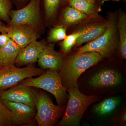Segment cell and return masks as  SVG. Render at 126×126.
<instances>
[{"label": "cell", "instance_id": "cell-10", "mask_svg": "<svg viewBox=\"0 0 126 126\" xmlns=\"http://www.w3.org/2000/svg\"><path fill=\"white\" fill-rule=\"evenodd\" d=\"M7 33L21 48L40 38L38 29L26 24L10 25Z\"/></svg>", "mask_w": 126, "mask_h": 126}, {"label": "cell", "instance_id": "cell-21", "mask_svg": "<svg viewBox=\"0 0 126 126\" xmlns=\"http://www.w3.org/2000/svg\"><path fill=\"white\" fill-rule=\"evenodd\" d=\"M67 36L65 27L63 25H59L50 30L48 37L49 43H54L63 40Z\"/></svg>", "mask_w": 126, "mask_h": 126}, {"label": "cell", "instance_id": "cell-13", "mask_svg": "<svg viewBox=\"0 0 126 126\" xmlns=\"http://www.w3.org/2000/svg\"><path fill=\"white\" fill-rule=\"evenodd\" d=\"M121 79V75L117 71L111 69H104L93 76L89 84L94 87H113L118 85Z\"/></svg>", "mask_w": 126, "mask_h": 126}, {"label": "cell", "instance_id": "cell-22", "mask_svg": "<svg viewBox=\"0 0 126 126\" xmlns=\"http://www.w3.org/2000/svg\"><path fill=\"white\" fill-rule=\"evenodd\" d=\"M62 0H44L46 17L48 19L54 17Z\"/></svg>", "mask_w": 126, "mask_h": 126}, {"label": "cell", "instance_id": "cell-11", "mask_svg": "<svg viewBox=\"0 0 126 126\" xmlns=\"http://www.w3.org/2000/svg\"><path fill=\"white\" fill-rule=\"evenodd\" d=\"M47 45L44 40L32 41L21 48L16 59L15 65L21 67L36 63L38 61L39 56Z\"/></svg>", "mask_w": 126, "mask_h": 126}, {"label": "cell", "instance_id": "cell-5", "mask_svg": "<svg viewBox=\"0 0 126 126\" xmlns=\"http://www.w3.org/2000/svg\"><path fill=\"white\" fill-rule=\"evenodd\" d=\"M35 119L39 126H53L63 114L65 106L56 105L45 92L37 91L35 101Z\"/></svg>", "mask_w": 126, "mask_h": 126}, {"label": "cell", "instance_id": "cell-30", "mask_svg": "<svg viewBox=\"0 0 126 126\" xmlns=\"http://www.w3.org/2000/svg\"><path fill=\"white\" fill-rule=\"evenodd\" d=\"M111 0L114 1H121L123 0Z\"/></svg>", "mask_w": 126, "mask_h": 126}, {"label": "cell", "instance_id": "cell-16", "mask_svg": "<svg viewBox=\"0 0 126 126\" xmlns=\"http://www.w3.org/2000/svg\"><path fill=\"white\" fill-rule=\"evenodd\" d=\"M117 28L118 48L122 58L126 59V14L121 10L117 15Z\"/></svg>", "mask_w": 126, "mask_h": 126}, {"label": "cell", "instance_id": "cell-23", "mask_svg": "<svg viewBox=\"0 0 126 126\" xmlns=\"http://www.w3.org/2000/svg\"><path fill=\"white\" fill-rule=\"evenodd\" d=\"M13 115L0 99V126H12Z\"/></svg>", "mask_w": 126, "mask_h": 126}, {"label": "cell", "instance_id": "cell-31", "mask_svg": "<svg viewBox=\"0 0 126 126\" xmlns=\"http://www.w3.org/2000/svg\"><path fill=\"white\" fill-rule=\"evenodd\" d=\"M3 66H4V65H2V64L0 63V68L2 67Z\"/></svg>", "mask_w": 126, "mask_h": 126}, {"label": "cell", "instance_id": "cell-6", "mask_svg": "<svg viewBox=\"0 0 126 126\" xmlns=\"http://www.w3.org/2000/svg\"><path fill=\"white\" fill-rule=\"evenodd\" d=\"M45 71L33 64L23 68L15 65H4L0 68V91L14 87L27 78L40 76Z\"/></svg>", "mask_w": 126, "mask_h": 126}, {"label": "cell", "instance_id": "cell-32", "mask_svg": "<svg viewBox=\"0 0 126 126\" xmlns=\"http://www.w3.org/2000/svg\"><path fill=\"white\" fill-rule=\"evenodd\" d=\"M17 1H23L24 0H16Z\"/></svg>", "mask_w": 126, "mask_h": 126}, {"label": "cell", "instance_id": "cell-8", "mask_svg": "<svg viewBox=\"0 0 126 126\" xmlns=\"http://www.w3.org/2000/svg\"><path fill=\"white\" fill-rule=\"evenodd\" d=\"M36 92L34 88L19 83L0 91V99L2 102L19 103L35 107Z\"/></svg>", "mask_w": 126, "mask_h": 126}, {"label": "cell", "instance_id": "cell-26", "mask_svg": "<svg viewBox=\"0 0 126 126\" xmlns=\"http://www.w3.org/2000/svg\"><path fill=\"white\" fill-rule=\"evenodd\" d=\"M7 30H8V27L6 26L0 21V32L1 33H7Z\"/></svg>", "mask_w": 126, "mask_h": 126}, {"label": "cell", "instance_id": "cell-9", "mask_svg": "<svg viewBox=\"0 0 126 126\" xmlns=\"http://www.w3.org/2000/svg\"><path fill=\"white\" fill-rule=\"evenodd\" d=\"M10 110L13 116L12 126L31 125L34 121L36 113L35 107L19 103L3 102Z\"/></svg>", "mask_w": 126, "mask_h": 126}, {"label": "cell", "instance_id": "cell-12", "mask_svg": "<svg viewBox=\"0 0 126 126\" xmlns=\"http://www.w3.org/2000/svg\"><path fill=\"white\" fill-rule=\"evenodd\" d=\"M64 59L60 52L55 49L54 44L47 45L41 52L38 59V64L41 68L44 70L59 71L63 66Z\"/></svg>", "mask_w": 126, "mask_h": 126}, {"label": "cell", "instance_id": "cell-3", "mask_svg": "<svg viewBox=\"0 0 126 126\" xmlns=\"http://www.w3.org/2000/svg\"><path fill=\"white\" fill-rule=\"evenodd\" d=\"M67 91L69 96L67 108L57 126H79L86 109L97 101V97L83 94L79 91L78 87Z\"/></svg>", "mask_w": 126, "mask_h": 126}, {"label": "cell", "instance_id": "cell-4", "mask_svg": "<svg viewBox=\"0 0 126 126\" xmlns=\"http://www.w3.org/2000/svg\"><path fill=\"white\" fill-rule=\"evenodd\" d=\"M20 83L49 92L55 98L58 106L63 107L67 102V90L62 84L58 71L47 69L38 77L27 78Z\"/></svg>", "mask_w": 126, "mask_h": 126}, {"label": "cell", "instance_id": "cell-14", "mask_svg": "<svg viewBox=\"0 0 126 126\" xmlns=\"http://www.w3.org/2000/svg\"><path fill=\"white\" fill-rule=\"evenodd\" d=\"M21 48L11 39L0 48V63L4 65H15L16 57Z\"/></svg>", "mask_w": 126, "mask_h": 126}, {"label": "cell", "instance_id": "cell-1", "mask_svg": "<svg viewBox=\"0 0 126 126\" xmlns=\"http://www.w3.org/2000/svg\"><path fill=\"white\" fill-rule=\"evenodd\" d=\"M102 59L98 53L87 52L76 54L64 59L63 66L59 73L62 84L67 91L78 87V79L82 74Z\"/></svg>", "mask_w": 126, "mask_h": 126}, {"label": "cell", "instance_id": "cell-17", "mask_svg": "<svg viewBox=\"0 0 126 126\" xmlns=\"http://www.w3.org/2000/svg\"><path fill=\"white\" fill-rule=\"evenodd\" d=\"M86 14L68 6L64 10L62 16V21L64 27L73 25L83 22L89 18Z\"/></svg>", "mask_w": 126, "mask_h": 126}, {"label": "cell", "instance_id": "cell-29", "mask_svg": "<svg viewBox=\"0 0 126 126\" xmlns=\"http://www.w3.org/2000/svg\"><path fill=\"white\" fill-rule=\"evenodd\" d=\"M64 0L65 1L66 0ZM87 0L89 1H92V2H94V3H98L96 0Z\"/></svg>", "mask_w": 126, "mask_h": 126}, {"label": "cell", "instance_id": "cell-24", "mask_svg": "<svg viewBox=\"0 0 126 126\" xmlns=\"http://www.w3.org/2000/svg\"><path fill=\"white\" fill-rule=\"evenodd\" d=\"M12 4L10 0H0V19L6 23H10V12Z\"/></svg>", "mask_w": 126, "mask_h": 126}, {"label": "cell", "instance_id": "cell-27", "mask_svg": "<svg viewBox=\"0 0 126 126\" xmlns=\"http://www.w3.org/2000/svg\"><path fill=\"white\" fill-rule=\"evenodd\" d=\"M96 0L98 3L101 5H103L105 2L109 1L111 0Z\"/></svg>", "mask_w": 126, "mask_h": 126}, {"label": "cell", "instance_id": "cell-28", "mask_svg": "<svg viewBox=\"0 0 126 126\" xmlns=\"http://www.w3.org/2000/svg\"><path fill=\"white\" fill-rule=\"evenodd\" d=\"M121 120L123 122H126V113H124L122 115V117H121Z\"/></svg>", "mask_w": 126, "mask_h": 126}, {"label": "cell", "instance_id": "cell-7", "mask_svg": "<svg viewBox=\"0 0 126 126\" xmlns=\"http://www.w3.org/2000/svg\"><path fill=\"white\" fill-rule=\"evenodd\" d=\"M41 0H30L25 7L10 12V25L26 24L38 29L41 23Z\"/></svg>", "mask_w": 126, "mask_h": 126}, {"label": "cell", "instance_id": "cell-25", "mask_svg": "<svg viewBox=\"0 0 126 126\" xmlns=\"http://www.w3.org/2000/svg\"><path fill=\"white\" fill-rule=\"evenodd\" d=\"M10 39L7 33H1L0 35V48L4 46Z\"/></svg>", "mask_w": 126, "mask_h": 126}, {"label": "cell", "instance_id": "cell-19", "mask_svg": "<svg viewBox=\"0 0 126 126\" xmlns=\"http://www.w3.org/2000/svg\"><path fill=\"white\" fill-rule=\"evenodd\" d=\"M120 101L121 99L118 97H110L106 98L94 106V111L99 116L108 115L115 110Z\"/></svg>", "mask_w": 126, "mask_h": 126}, {"label": "cell", "instance_id": "cell-20", "mask_svg": "<svg viewBox=\"0 0 126 126\" xmlns=\"http://www.w3.org/2000/svg\"><path fill=\"white\" fill-rule=\"evenodd\" d=\"M91 26L84 27L71 34L67 35L60 44L61 50L63 53L64 54L68 53L70 52L72 47L75 45L78 39L82 34L88 31Z\"/></svg>", "mask_w": 126, "mask_h": 126}, {"label": "cell", "instance_id": "cell-15", "mask_svg": "<svg viewBox=\"0 0 126 126\" xmlns=\"http://www.w3.org/2000/svg\"><path fill=\"white\" fill-rule=\"evenodd\" d=\"M69 6L86 14L89 17L97 15L101 11L100 5L87 0H66Z\"/></svg>", "mask_w": 126, "mask_h": 126}, {"label": "cell", "instance_id": "cell-18", "mask_svg": "<svg viewBox=\"0 0 126 126\" xmlns=\"http://www.w3.org/2000/svg\"><path fill=\"white\" fill-rule=\"evenodd\" d=\"M107 21L105 23L92 25L89 30L77 40L75 46H78L85 43L91 42L101 35L107 29Z\"/></svg>", "mask_w": 126, "mask_h": 126}, {"label": "cell", "instance_id": "cell-2", "mask_svg": "<svg viewBox=\"0 0 126 126\" xmlns=\"http://www.w3.org/2000/svg\"><path fill=\"white\" fill-rule=\"evenodd\" d=\"M117 18V15L115 14H109L107 20V25L105 31L96 39L81 47L76 54L95 52L104 58L112 56L118 47L119 43Z\"/></svg>", "mask_w": 126, "mask_h": 126}]
</instances>
